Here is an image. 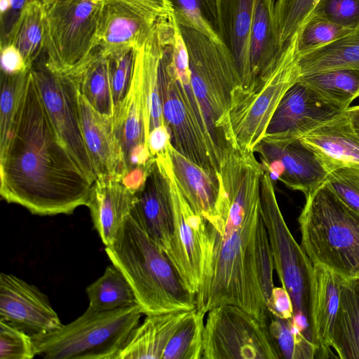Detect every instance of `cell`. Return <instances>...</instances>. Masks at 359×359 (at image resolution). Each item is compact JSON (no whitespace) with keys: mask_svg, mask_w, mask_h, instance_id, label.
Wrapping results in <instances>:
<instances>
[{"mask_svg":"<svg viewBox=\"0 0 359 359\" xmlns=\"http://www.w3.org/2000/svg\"><path fill=\"white\" fill-rule=\"evenodd\" d=\"M0 321L25 332L33 339L62 325L44 293L18 276L4 273L0 275Z\"/></svg>","mask_w":359,"mask_h":359,"instance_id":"obj_16","label":"cell"},{"mask_svg":"<svg viewBox=\"0 0 359 359\" xmlns=\"http://www.w3.org/2000/svg\"><path fill=\"white\" fill-rule=\"evenodd\" d=\"M29 70L22 54L14 45L1 48V72L14 74Z\"/></svg>","mask_w":359,"mask_h":359,"instance_id":"obj_46","label":"cell"},{"mask_svg":"<svg viewBox=\"0 0 359 359\" xmlns=\"http://www.w3.org/2000/svg\"><path fill=\"white\" fill-rule=\"evenodd\" d=\"M113 124L126 173L133 168L148 165L154 158L147 146L149 131L144 93L141 74L135 64L130 89L114 113Z\"/></svg>","mask_w":359,"mask_h":359,"instance_id":"obj_19","label":"cell"},{"mask_svg":"<svg viewBox=\"0 0 359 359\" xmlns=\"http://www.w3.org/2000/svg\"><path fill=\"white\" fill-rule=\"evenodd\" d=\"M342 112L297 81L281 99L264 138H298Z\"/></svg>","mask_w":359,"mask_h":359,"instance_id":"obj_17","label":"cell"},{"mask_svg":"<svg viewBox=\"0 0 359 359\" xmlns=\"http://www.w3.org/2000/svg\"><path fill=\"white\" fill-rule=\"evenodd\" d=\"M267 309L271 315L280 319H291L294 309L291 297L283 287L273 288L266 303Z\"/></svg>","mask_w":359,"mask_h":359,"instance_id":"obj_45","label":"cell"},{"mask_svg":"<svg viewBox=\"0 0 359 359\" xmlns=\"http://www.w3.org/2000/svg\"><path fill=\"white\" fill-rule=\"evenodd\" d=\"M205 315L196 308L189 311L170 339L162 359H202Z\"/></svg>","mask_w":359,"mask_h":359,"instance_id":"obj_35","label":"cell"},{"mask_svg":"<svg viewBox=\"0 0 359 359\" xmlns=\"http://www.w3.org/2000/svg\"><path fill=\"white\" fill-rule=\"evenodd\" d=\"M283 48L275 16V1L257 0L249 38V86L276 64Z\"/></svg>","mask_w":359,"mask_h":359,"instance_id":"obj_26","label":"cell"},{"mask_svg":"<svg viewBox=\"0 0 359 359\" xmlns=\"http://www.w3.org/2000/svg\"><path fill=\"white\" fill-rule=\"evenodd\" d=\"M35 355L36 346L30 335L0 321V359H32Z\"/></svg>","mask_w":359,"mask_h":359,"instance_id":"obj_42","label":"cell"},{"mask_svg":"<svg viewBox=\"0 0 359 359\" xmlns=\"http://www.w3.org/2000/svg\"><path fill=\"white\" fill-rule=\"evenodd\" d=\"M298 32L285 44L276 64L248 88L239 86L228 114L229 143L254 152L283 95L300 76Z\"/></svg>","mask_w":359,"mask_h":359,"instance_id":"obj_7","label":"cell"},{"mask_svg":"<svg viewBox=\"0 0 359 359\" xmlns=\"http://www.w3.org/2000/svg\"><path fill=\"white\" fill-rule=\"evenodd\" d=\"M264 171L288 189L304 196L322 185L328 172L299 138H264L255 148Z\"/></svg>","mask_w":359,"mask_h":359,"instance_id":"obj_15","label":"cell"},{"mask_svg":"<svg viewBox=\"0 0 359 359\" xmlns=\"http://www.w3.org/2000/svg\"><path fill=\"white\" fill-rule=\"evenodd\" d=\"M165 154L179 190L194 211L210 221L214 216L219 194V172L193 163L170 142Z\"/></svg>","mask_w":359,"mask_h":359,"instance_id":"obj_23","label":"cell"},{"mask_svg":"<svg viewBox=\"0 0 359 359\" xmlns=\"http://www.w3.org/2000/svg\"><path fill=\"white\" fill-rule=\"evenodd\" d=\"M105 252L130 283L144 315L196 307V296L186 288L133 210Z\"/></svg>","mask_w":359,"mask_h":359,"instance_id":"obj_3","label":"cell"},{"mask_svg":"<svg viewBox=\"0 0 359 359\" xmlns=\"http://www.w3.org/2000/svg\"><path fill=\"white\" fill-rule=\"evenodd\" d=\"M133 210L165 254L173 233V205L169 176L161 155L153 159Z\"/></svg>","mask_w":359,"mask_h":359,"instance_id":"obj_18","label":"cell"},{"mask_svg":"<svg viewBox=\"0 0 359 359\" xmlns=\"http://www.w3.org/2000/svg\"><path fill=\"white\" fill-rule=\"evenodd\" d=\"M79 108L84 142L97 177L110 175L121 180L126 168L113 118L96 111L79 92Z\"/></svg>","mask_w":359,"mask_h":359,"instance_id":"obj_22","label":"cell"},{"mask_svg":"<svg viewBox=\"0 0 359 359\" xmlns=\"http://www.w3.org/2000/svg\"><path fill=\"white\" fill-rule=\"evenodd\" d=\"M318 1L276 0L275 16L284 46L309 18Z\"/></svg>","mask_w":359,"mask_h":359,"instance_id":"obj_40","label":"cell"},{"mask_svg":"<svg viewBox=\"0 0 359 359\" xmlns=\"http://www.w3.org/2000/svg\"><path fill=\"white\" fill-rule=\"evenodd\" d=\"M297 81L341 111L359 97V70L342 69L303 74Z\"/></svg>","mask_w":359,"mask_h":359,"instance_id":"obj_31","label":"cell"},{"mask_svg":"<svg viewBox=\"0 0 359 359\" xmlns=\"http://www.w3.org/2000/svg\"><path fill=\"white\" fill-rule=\"evenodd\" d=\"M269 329L281 353L290 359H314L316 346L294 324L292 318L280 319L271 316Z\"/></svg>","mask_w":359,"mask_h":359,"instance_id":"obj_37","label":"cell"},{"mask_svg":"<svg viewBox=\"0 0 359 359\" xmlns=\"http://www.w3.org/2000/svg\"><path fill=\"white\" fill-rule=\"evenodd\" d=\"M35 0H0V46L13 43L27 6Z\"/></svg>","mask_w":359,"mask_h":359,"instance_id":"obj_44","label":"cell"},{"mask_svg":"<svg viewBox=\"0 0 359 359\" xmlns=\"http://www.w3.org/2000/svg\"><path fill=\"white\" fill-rule=\"evenodd\" d=\"M152 161L147 165L137 166L128 171L121 179L123 184L134 193L138 191L145 182Z\"/></svg>","mask_w":359,"mask_h":359,"instance_id":"obj_48","label":"cell"},{"mask_svg":"<svg viewBox=\"0 0 359 359\" xmlns=\"http://www.w3.org/2000/svg\"><path fill=\"white\" fill-rule=\"evenodd\" d=\"M177 28L165 45L161 68L163 114L170 135V144L196 165L219 172L220 154L199 110L188 98L180 81L173 60V43Z\"/></svg>","mask_w":359,"mask_h":359,"instance_id":"obj_10","label":"cell"},{"mask_svg":"<svg viewBox=\"0 0 359 359\" xmlns=\"http://www.w3.org/2000/svg\"><path fill=\"white\" fill-rule=\"evenodd\" d=\"M170 142V135L168 128L162 126L152 130L148 136L147 146L151 156L154 158L163 152Z\"/></svg>","mask_w":359,"mask_h":359,"instance_id":"obj_47","label":"cell"},{"mask_svg":"<svg viewBox=\"0 0 359 359\" xmlns=\"http://www.w3.org/2000/svg\"><path fill=\"white\" fill-rule=\"evenodd\" d=\"M0 194L32 214H72L87 205L93 182L57 135L30 70L6 147Z\"/></svg>","mask_w":359,"mask_h":359,"instance_id":"obj_2","label":"cell"},{"mask_svg":"<svg viewBox=\"0 0 359 359\" xmlns=\"http://www.w3.org/2000/svg\"><path fill=\"white\" fill-rule=\"evenodd\" d=\"M300 75L334 69L359 70V29L323 47L299 54Z\"/></svg>","mask_w":359,"mask_h":359,"instance_id":"obj_30","label":"cell"},{"mask_svg":"<svg viewBox=\"0 0 359 359\" xmlns=\"http://www.w3.org/2000/svg\"><path fill=\"white\" fill-rule=\"evenodd\" d=\"M202 359H279L280 350L263 324L243 309L222 304L208 313Z\"/></svg>","mask_w":359,"mask_h":359,"instance_id":"obj_11","label":"cell"},{"mask_svg":"<svg viewBox=\"0 0 359 359\" xmlns=\"http://www.w3.org/2000/svg\"><path fill=\"white\" fill-rule=\"evenodd\" d=\"M189 311L146 315L116 359H162L170 339Z\"/></svg>","mask_w":359,"mask_h":359,"instance_id":"obj_27","label":"cell"},{"mask_svg":"<svg viewBox=\"0 0 359 359\" xmlns=\"http://www.w3.org/2000/svg\"><path fill=\"white\" fill-rule=\"evenodd\" d=\"M172 13L168 0H103L97 46L105 54L137 50L156 24Z\"/></svg>","mask_w":359,"mask_h":359,"instance_id":"obj_14","label":"cell"},{"mask_svg":"<svg viewBox=\"0 0 359 359\" xmlns=\"http://www.w3.org/2000/svg\"><path fill=\"white\" fill-rule=\"evenodd\" d=\"M349 30L359 29V0H319L311 15Z\"/></svg>","mask_w":359,"mask_h":359,"instance_id":"obj_41","label":"cell"},{"mask_svg":"<svg viewBox=\"0 0 359 359\" xmlns=\"http://www.w3.org/2000/svg\"><path fill=\"white\" fill-rule=\"evenodd\" d=\"M351 31L312 15L298 31L299 54L326 46Z\"/></svg>","mask_w":359,"mask_h":359,"instance_id":"obj_39","label":"cell"},{"mask_svg":"<svg viewBox=\"0 0 359 359\" xmlns=\"http://www.w3.org/2000/svg\"><path fill=\"white\" fill-rule=\"evenodd\" d=\"M276 1V0H274Z\"/></svg>","mask_w":359,"mask_h":359,"instance_id":"obj_51","label":"cell"},{"mask_svg":"<svg viewBox=\"0 0 359 359\" xmlns=\"http://www.w3.org/2000/svg\"><path fill=\"white\" fill-rule=\"evenodd\" d=\"M137 304L86 311L72 322L34 338L36 355L46 359H116L143 315Z\"/></svg>","mask_w":359,"mask_h":359,"instance_id":"obj_6","label":"cell"},{"mask_svg":"<svg viewBox=\"0 0 359 359\" xmlns=\"http://www.w3.org/2000/svg\"><path fill=\"white\" fill-rule=\"evenodd\" d=\"M135 199V193L117 177L100 175L93 183L86 206L105 246L114 242L134 207Z\"/></svg>","mask_w":359,"mask_h":359,"instance_id":"obj_21","label":"cell"},{"mask_svg":"<svg viewBox=\"0 0 359 359\" xmlns=\"http://www.w3.org/2000/svg\"><path fill=\"white\" fill-rule=\"evenodd\" d=\"M44 43L45 8L35 0L25 8L12 44L18 49L31 69L43 53Z\"/></svg>","mask_w":359,"mask_h":359,"instance_id":"obj_33","label":"cell"},{"mask_svg":"<svg viewBox=\"0 0 359 359\" xmlns=\"http://www.w3.org/2000/svg\"><path fill=\"white\" fill-rule=\"evenodd\" d=\"M325 184L344 203L359 212V167H346L328 173Z\"/></svg>","mask_w":359,"mask_h":359,"instance_id":"obj_43","label":"cell"},{"mask_svg":"<svg viewBox=\"0 0 359 359\" xmlns=\"http://www.w3.org/2000/svg\"><path fill=\"white\" fill-rule=\"evenodd\" d=\"M329 173L359 167V136L345 111L298 137Z\"/></svg>","mask_w":359,"mask_h":359,"instance_id":"obj_20","label":"cell"},{"mask_svg":"<svg viewBox=\"0 0 359 359\" xmlns=\"http://www.w3.org/2000/svg\"><path fill=\"white\" fill-rule=\"evenodd\" d=\"M180 29L188 53L192 89L222 156L229 142V110L234 90L241 86V77L224 44L192 28Z\"/></svg>","mask_w":359,"mask_h":359,"instance_id":"obj_5","label":"cell"},{"mask_svg":"<svg viewBox=\"0 0 359 359\" xmlns=\"http://www.w3.org/2000/svg\"><path fill=\"white\" fill-rule=\"evenodd\" d=\"M163 159L170 182L173 233L166 256L186 288L196 296L200 287L208 245L206 220L196 213L179 190L165 151Z\"/></svg>","mask_w":359,"mask_h":359,"instance_id":"obj_13","label":"cell"},{"mask_svg":"<svg viewBox=\"0 0 359 359\" xmlns=\"http://www.w3.org/2000/svg\"><path fill=\"white\" fill-rule=\"evenodd\" d=\"M264 168L252 151L229 145L219 169V194L208 238L196 309L238 306L269 326L273 261L261 210Z\"/></svg>","mask_w":359,"mask_h":359,"instance_id":"obj_1","label":"cell"},{"mask_svg":"<svg viewBox=\"0 0 359 359\" xmlns=\"http://www.w3.org/2000/svg\"><path fill=\"white\" fill-rule=\"evenodd\" d=\"M168 1L180 26L196 29L210 39L223 43L219 34L217 0Z\"/></svg>","mask_w":359,"mask_h":359,"instance_id":"obj_34","label":"cell"},{"mask_svg":"<svg viewBox=\"0 0 359 359\" xmlns=\"http://www.w3.org/2000/svg\"><path fill=\"white\" fill-rule=\"evenodd\" d=\"M86 292L88 307L94 311H110L137 305L135 293L122 272L113 264L90 284Z\"/></svg>","mask_w":359,"mask_h":359,"instance_id":"obj_32","label":"cell"},{"mask_svg":"<svg viewBox=\"0 0 359 359\" xmlns=\"http://www.w3.org/2000/svg\"><path fill=\"white\" fill-rule=\"evenodd\" d=\"M114 102V114L126 98L130 89L136 50L123 48L106 54Z\"/></svg>","mask_w":359,"mask_h":359,"instance_id":"obj_38","label":"cell"},{"mask_svg":"<svg viewBox=\"0 0 359 359\" xmlns=\"http://www.w3.org/2000/svg\"><path fill=\"white\" fill-rule=\"evenodd\" d=\"M103 0H53L45 8L46 67L60 75L79 69L97 46Z\"/></svg>","mask_w":359,"mask_h":359,"instance_id":"obj_9","label":"cell"},{"mask_svg":"<svg viewBox=\"0 0 359 359\" xmlns=\"http://www.w3.org/2000/svg\"><path fill=\"white\" fill-rule=\"evenodd\" d=\"M260 198L274 270L292 302V320L302 334L313 342L311 293L313 264L289 230L277 201L273 180L266 171L262 179Z\"/></svg>","mask_w":359,"mask_h":359,"instance_id":"obj_8","label":"cell"},{"mask_svg":"<svg viewBox=\"0 0 359 359\" xmlns=\"http://www.w3.org/2000/svg\"><path fill=\"white\" fill-rule=\"evenodd\" d=\"M301 246L313 264L344 278H359V212L323 183L305 196Z\"/></svg>","mask_w":359,"mask_h":359,"instance_id":"obj_4","label":"cell"},{"mask_svg":"<svg viewBox=\"0 0 359 359\" xmlns=\"http://www.w3.org/2000/svg\"><path fill=\"white\" fill-rule=\"evenodd\" d=\"M341 277L327 267L313 264L311 293V326L316 358H336L331 337L337 315Z\"/></svg>","mask_w":359,"mask_h":359,"instance_id":"obj_24","label":"cell"},{"mask_svg":"<svg viewBox=\"0 0 359 359\" xmlns=\"http://www.w3.org/2000/svg\"><path fill=\"white\" fill-rule=\"evenodd\" d=\"M330 346L337 358L359 359V278L341 277Z\"/></svg>","mask_w":359,"mask_h":359,"instance_id":"obj_28","label":"cell"},{"mask_svg":"<svg viewBox=\"0 0 359 359\" xmlns=\"http://www.w3.org/2000/svg\"><path fill=\"white\" fill-rule=\"evenodd\" d=\"M40 2L44 7L47 6L53 0H36Z\"/></svg>","mask_w":359,"mask_h":359,"instance_id":"obj_50","label":"cell"},{"mask_svg":"<svg viewBox=\"0 0 359 359\" xmlns=\"http://www.w3.org/2000/svg\"><path fill=\"white\" fill-rule=\"evenodd\" d=\"M257 0H217L219 34L232 55L241 87L250 83L249 38Z\"/></svg>","mask_w":359,"mask_h":359,"instance_id":"obj_25","label":"cell"},{"mask_svg":"<svg viewBox=\"0 0 359 359\" xmlns=\"http://www.w3.org/2000/svg\"><path fill=\"white\" fill-rule=\"evenodd\" d=\"M29 70L19 74L1 72L0 151L7 146Z\"/></svg>","mask_w":359,"mask_h":359,"instance_id":"obj_36","label":"cell"},{"mask_svg":"<svg viewBox=\"0 0 359 359\" xmlns=\"http://www.w3.org/2000/svg\"><path fill=\"white\" fill-rule=\"evenodd\" d=\"M345 113L349 117L352 125L359 136V104L353 107H349Z\"/></svg>","mask_w":359,"mask_h":359,"instance_id":"obj_49","label":"cell"},{"mask_svg":"<svg viewBox=\"0 0 359 359\" xmlns=\"http://www.w3.org/2000/svg\"><path fill=\"white\" fill-rule=\"evenodd\" d=\"M46 112L60 140L75 163L93 183L97 175L82 133L79 89L73 77L50 70L43 57L30 69Z\"/></svg>","mask_w":359,"mask_h":359,"instance_id":"obj_12","label":"cell"},{"mask_svg":"<svg viewBox=\"0 0 359 359\" xmlns=\"http://www.w3.org/2000/svg\"><path fill=\"white\" fill-rule=\"evenodd\" d=\"M79 93L98 112L113 118L114 102L107 55L97 46L72 74Z\"/></svg>","mask_w":359,"mask_h":359,"instance_id":"obj_29","label":"cell"}]
</instances>
